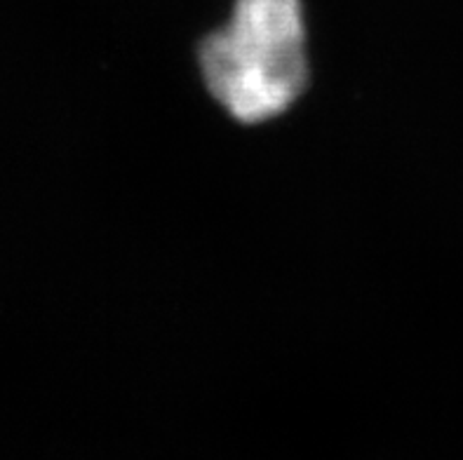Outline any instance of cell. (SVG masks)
I'll return each instance as SVG.
<instances>
[{
    "instance_id": "obj_1",
    "label": "cell",
    "mask_w": 463,
    "mask_h": 460,
    "mask_svg": "<svg viewBox=\"0 0 463 460\" xmlns=\"http://www.w3.org/2000/svg\"><path fill=\"white\" fill-rule=\"evenodd\" d=\"M207 92L242 125L273 120L308 85L301 0H235L198 50Z\"/></svg>"
}]
</instances>
